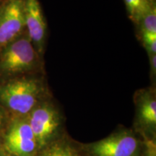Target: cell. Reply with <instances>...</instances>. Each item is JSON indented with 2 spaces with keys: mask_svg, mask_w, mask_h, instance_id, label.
Masks as SVG:
<instances>
[{
  "mask_svg": "<svg viewBox=\"0 0 156 156\" xmlns=\"http://www.w3.org/2000/svg\"><path fill=\"white\" fill-rule=\"evenodd\" d=\"M0 141L5 151L15 156H36L39 151L27 116L9 117Z\"/></svg>",
  "mask_w": 156,
  "mask_h": 156,
  "instance_id": "5",
  "label": "cell"
},
{
  "mask_svg": "<svg viewBox=\"0 0 156 156\" xmlns=\"http://www.w3.org/2000/svg\"><path fill=\"white\" fill-rule=\"evenodd\" d=\"M82 143L67 133L60 139L39 150L36 156H86Z\"/></svg>",
  "mask_w": 156,
  "mask_h": 156,
  "instance_id": "9",
  "label": "cell"
},
{
  "mask_svg": "<svg viewBox=\"0 0 156 156\" xmlns=\"http://www.w3.org/2000/svg\"><path fill=\"white\" fill-rule=\"evenodd\" d=\"M0 156H15L12 154L9 153V152H7V151H5L4 148L2 147H1V151H0Z\"/></svg>",
  "mask_w": 156,
  "mask_h": 156,
  "instance_id": "16",
  "label": "cell"
},
{
  "mask_svg": "<svg viewBox=\"0 0 156 156\" xmlns=\"http://www.w3.org/2000/svg\"><path fill=\"white\" fill-rule=\"evenodd\" d=\"M41 73L44 57L35 49L26 31L0 49V80Z\"/></svg>",
  "mask_w": 156,
  "mask_h": 156,
  "instance_id": "2",
  "label": "cell"
},
{
  "mask_svg": "<svg viewBox=\"0 0 156 156\" xmlns=\"http://www.w3.org/2000/svg\"><path fill=\"white\" fill-rule=\"evenodd\" d=\"M25 31L24 0L0 3V49Z\"/></svg>",
  "mask_w": 156,
  "mask_h": 156,
  "instance_id": "7",
  "label": "cell"
},
{
  "mask_svg": "<svg viewBox=\"0 0 156 156\" xmlns=\"http://www.w3.org/2000/svg\"><path fill=\"white\" fill-rule=\"evenodd\" d=\"M1 147H2V144H1V141H0V151H1Z\"/></svg>",
  "mask_w": 156,
  "mask_h": 156,
  "instance_id": "17",
  "label": "cell"
},
{
  "mask_svg": "<svg viewBox=\"0 0 156 156\" xmlns=\"http://www.w3.org/2000/svg\"><path fill=\"white\" fill-rule=\"evenodd\" d=\"M52 96L44 73L0 80V106L9 117L27 116L37 105Z\"/></svg>",
  "mask_w": 156,
  "mask_h": 156,
  "instance_id": "1",
  "label": "cell"
},
{
  "mask_svg": "<svg viewBox=\"0 0 156 156\" xmlns=\"http://www.w3.org/2000/svg\"><path fill=\"white\" fill-rule=\"evenodd\" d=\"M27 119L36 136L39 150L67 133L65 117L53 96L37 105Z\"/></svg>",
  "mask_w": 156,
  "mask_h": 156,
  "instance_id": "3",
  "label": "cell"
},
{
  "mask_svg": "<svg viewBox=\"0 0 156 156\" xmlns=\"http://www.w3.org/2000/svg\"><path fill=\"white\" fill-rule=\"evenodd\" d=\"M25 31L39 55L44 57L47 23L38 0H24Z\"/></svg>",
  "mask_w": 156,
  "mask_h": 156,
  "instance_id": "8",
  "label": "cell"
},
{
  "mask_svg": "<svg viewBox=\"0 0 156 156\" xmlns=\"http://www.w3.org/2000/svg\"><path fill=\"white\" fill-rule=\"evenodd\" d=\"M136 34L145 48L147 55L156 54V34L142 32Z\"/></svg>",
  "mask_w": 156,
  "mask_h": 156,
  "instance_id": "12",
  "label": "cell"
},
{
  "mask_svg": "<svg viewBox=\"0 0 156 156\" xmlns=\"http://www.w3.org/2000/svg\"><path fill=\"white\" fill-rule=\"evenodd\" d=\"M135 27L136 34L142 32L156 34V7H153L142 17Z\"/></svg>",
  "mask_w": 156,
  "mask_h": 156,
  "instance_id": "11",
  "label": "cell"
},
{
  "mask_svg": "<svg viewBox=\"0 0 156 156\" xmlns=\"http://www.w3.org/2000/svg\"><path fill=\"white\" fill-rule=\"evenodd\" d=\"M9 120V116L5 112V109L0 106V138L2 135Z\"/></svg>",
  "mask_w": 156,
  "mask_h": 156,
  "instance_id": "14",
  "label": "cell"
},
{
  "mask_svg": "<svg viewBox=\"0 0 156 156\" xmlns=\"http://www.w3.org/2000/svg\"><path fill=\"white\" fill-rule=\"evenodd\" d=\"M82 144L86 156H140L142 149V140L124 126L98 141Z\"/></svg>",
  "mask_w": 156,
  "mask_h": 156,
  "instance_id": "4",
  "label": "cell"
},
{
  "mask_svg": "<svg viewBox=\"0 0 156 156\" xmlns=\"http://www.w3.org/2000/svg\"><path fill=\"white\" fill-rule=\"evenodd\" d=\"M3 1H4V0H0V3H1V2H2Z\"/></svg>",
  "mask_w": 156,
  "mask_h": 156,
  "instance_id": "18",
  "label": "cell"
},
{
  "mask_svg": "<svg viewBox=\"0 0 156 156\" xmlns=\"http://www.w3.org/2000/svg\"><path fill=\"white\" fill-rule=\"evenodd\" d=\"M150 61V70H151V77L152 81H155L156 77V54L148 55Z\"/></svg>",
  "mask_w": 156,
  "mask_h": 156,
  "instance_id": "15",
  "label": "cell"
},
{
  "mask_svg": "<svg viewBox=\"0 0 156 156\" xmlns=\"http://www.w3.org/2000/svg\"><path fill=\"white\" fill-rule=\"evenodd\" d=\"M134 117L132 129L142 140H156L155 85L135 91Z\"/></svg>",
  "mask_w": 156,
  "mask_h": 156,
  "instance_id": "6",
  "label": "cell"
},
{
  "mask_svg": "<svg viewBox=\"0 0 156 156\" xmlns=\"http://www.w3.org/2000/svg\"><path fill=\"white\" fill-rule=\"evenodd\" d=\"M128 17L134 25L145 15L156 7V0H124Z\"/></svg>",
  "mask_w": 156,
  "mask_h": 156,
  "instance_id": "10",
  "label": "cell"
},
{
  "mask_svg": "<svg viewBox=\"0 0 156 156\" xmlns=\"http://www.w3.org/2000/svg\"><path fill=\"white\" fill-rule=\"evenodd\" d=\"M1 3H2V2H1Z\"/></svg>",
  "mask_w": 156,
  "mask_h": 156,
  "instance_id": "19",
  "label": "cell"
},
{
  "mask_svg": "<svg viewBox=\"0 0 156 156\" xmlns=\"http://www.w3.org/2000/svg\"><path fill=\"white\" fill-rule=\"evenodd\" d=\"M140 156H156V140H142Z\"/></svg>",
  "mask_w": 156,
  "mask_h": 156,
  "instance_id": "13",
  "label": "cell"
}]
</instances>
